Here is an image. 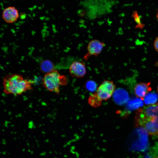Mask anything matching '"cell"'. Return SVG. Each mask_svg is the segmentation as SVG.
<instances>
[{
    "label": "cell",
    "mask_w": 158,
    "mask_h": 158,
    "mask_svg": "<svg viewBox=\"0 0 158 158\" xmlns=\"http://www.w3.org/2000/svg\"><path fill=\"white\" fill-rule=\"evenodd\" d=\"M135 120L136 126L158 138V103L139 109L136 112Z\"/></svg>",
    "instance_id": "6da1fadb"
},
{
    "label": "cell",
    "mask_w": 158,
    "mask_h": 158,
    "mask_svg": "<svg viewBox=\"0 0 158 158\" xmlns=\"http://www.w3.org/2000/svg\"><path fill=\"white\" fill-rule=\"evenodd\" d=\"M32 80L24 78L18 74H11L5 76L2 84L4 93L18 96L32 89Z\"/></svg>",
    "instance_id": "7a4b0ae2"
},
{
    "label": "cell",
    "mask_w": 158,
    "mask_h": 158,
    "mask_svg": "<svg viewBox=\"0 0 158 158\" xmlns=\"http://www.w3.org/2000/svg\"><path fill=\"white\" fill-rule=\"evenodd\" d=\"M67 80L66 77L61 75L56 70L46 73L42 80V84L47 90L57 94L60 92L61 85H66Z\"/></svg>",
    "instance_id": "3957f363"
},
{
    "label": "cell",
    "mask_w": 158,
    "mask_h": 158,
    "mask_svg": "<svg viewBox=\"0 0 158 158\" xmlns=\"http://www.w3.org/2000/svg\"><path fill=\"white\" fill-rule=\"evenodd\" d=\"M84 4V7L89 11L102 13L109 10L112 7L111 1L109 0H87Z\"/></svg>",
    "instance_id": "277c9868"
},
{
    "label": "cell",
    "mask_w": 158,
    "mask_h": 158,
    "mask_svg": "<svg viewBox=\"0 0 158 158\" xmlns=\"http://www.w3.org/2000/svg\"><path fill=\"white\" fill-rule=\"evenodd\" d=\"M115 88L113 81L105 80L97 89L96 94L101 100H106L111 97L115 90Z\"/></svg>",
    "instance_id": "5b68a950"
},
{
    "label": "cell",
    "mask_w": 158,
    "mask_h": 158,
    "mask_svg": "<svg viewBox=\"0 0 158 158\" xmlns=\"http://www.w3.org/2000/svg\"><path fill=\"white\" fill-rule=\"evenodd\" d=\"M105 46L104 43L97 40L90 41L87 47V53L84 56V58L86 59L90 56L98 55L102 52Z\"/></svg>",
    "instance_id": "8992f818"
},
{
    "label": "cell",
    "mask_w": 158,
    "mask_h": 158,
    "mask_svg": "<svg viewBox=\"0 0 158 158\" xmlns=\"http://www.w3.org/2000/svg\"><path fill=\"white\" fill-rule=\"evenodd\" d=\"M69 72L73 77L80 78L86 74V68L83 63L79 61L73 62L69 68Z\"/></svg>",
    "instance_id": "52a82bcc"
},
{
    "label": "cell",
    "mask_w": 158,
    "mask_h": 158,
    "mask_svg": "<svg viewBox=\"0 0 158 158\" xmlns=\"http://www.w3.org/2000/svg\"><path fill=\"white\" fill-rule=\"evenodd\" d=\"M19 16L18 10L14 6L8 7L4 9L2 13L3 20L9 23L15 22Z\"/></svg>",
    "instance_id": "ba28073f"
},
{
    "label": "cell",
    "mask_w": 158,
    "mask_h": 158,
    "mask_svg": "<svg viewBox=\"0 0 158 158\" xmlns=\"http://www.w3.org/2000/svg\"><path fill=\"white\" fill-rule=\"evenodd\" d=\"M113 98L114 101L116 104L122 105L128 101L129 95L126 90L122 88H118L115 90L114 92Z\"/></svg>",
    "instance_id": "9c48e42d"
},
{
    "label": "cell",
    "mask_w": 158,
    "mask_h": 158,
    "mask_svg": "<svg viewBox=\"0 0 158 158\" xmlns=\"http://www.w3.org/2000/svg\"><path fill=\"white\" fill-rule=\"evenodd\" d=\"M150 84V83H143L137 84L134 89L136 95L142 100H143L148 92L151 90V87L149 86Z\"/></svg>",
    "instance_id": "30bf717a"
},
{
    "label": "cell",
    "mask_w": 158,
    "mask_h": 158,
    "mask_svg": "<svg viewBox=\"0 0 158 158\" xmlns=\"http://www.w3.org/2000/svg\"><path fill=\"white\" fill-rule=\"evenodd\" d=\"M142 100L140 99L137 98L130 100L126 106V109L129 111L138 109L143 105Z\"/></svg>",
    "instance_id": "8fae6325"
},
{
    "label": "cell",
    "mask_w": 158,
    "mask_h": 158,
    "mask_svg": "<svg viewBox=\"0 0 158 158\" xmlns=\"http://www.w3.org/2000/svg\"><path fill=\"white\" fill-rule=\"evenodd\" d=\"M54 64L51 61L44 60L41 63L40 68L42 72L47 73L54 70Z\"/></svg>",
    "instance_id": "7c38bea8"
},
{
    "label": "cell",
    "mask_w": 158,
    "mask_h": 158,
    "mask_svg": "<svg viewBox=\"0 0 158 158\" xmlns=\"http://www.w3.org/2000/svg\"><path fill=\"white\" fill-rule=\"evenodd\" d=\"M144 102L147 104H155L158 99V95L155 92L148 93L144 98Z\"/></svg>",
    "instance_id": "4fadbf2b"
},
{
    "label": "cell",
    "mask_w": 158,
    "mask_h": 158,
    "mask_svg": "<svg viewBox=\"0 0 158 158\" xmlns=\"http://www.w3.org/2000/svg\"><path fill=\"white\" fill-rule=\"evenodd\" d=\"M89 100V103L94 107L98 106L101 104L102 101L97 96L96 93L91 95Z\"/></svg>",
    "instance_id": "5bb4252c"
},
{
    "label": "cell",
    "mask_w": 158,
    "mask_h": 158,
    "mask_svg": "<svg viewBox=\"0 0 158 158\" xmlns=\"http://www.w3.org/2000/svg\"><path fill=\"white\" fill-rule=\"evenodd\" d=\"M86 86L87 89L91 92L95 91L97 88L96 83L92 80L88 81L86 83Z\"/></svg>",
    "instance_id": "9a60e30c"
},
{
    "label": "cell",
    "mask_w": 158,
    "mask_h": 158,
    "mask_svg": "<svg viewBox=\"0 0 158 158\" xmlns=\"http://www.w3.org/2000/svg\"><path fill=\"white\" fill-rule=\"evenodd\" d=\"M154 46L155 49L158 52V37L155 40Z\"/></svg>",
    "instance_id": "2e32d148"
},
{
    "label": "cell",
    "mask_w": 158,
    "mask_h": 158,
    "mask_svg": "<svg viewBox=\"0 0 158 158\" xmlns=\"http://www.w3.org/2000/svg\"><path fill=\"white\" fill-rule=\"evenodd\" d=\"M157 92H158V86H157Z\"/></svg>",
    "instance_id": "e0dca14e"
}]
</instances>
